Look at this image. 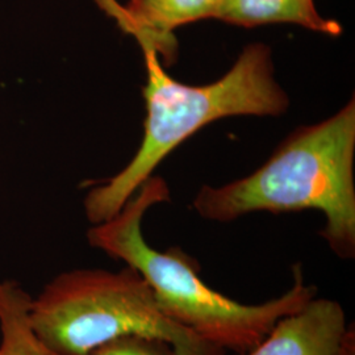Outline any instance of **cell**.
Segmentation results:
<instances>
[{
	"label": "cell",
	"instance_id": "obj_1",
	"mask_svg": "<svg viewBox=\"0 0 355 355\" xmlns=\"http://www.w3.org/2000/svg\"><path fill=\"white\" fill-rule=\"evenodd\" d=\"M137 191L112 218L89 229V245L139 271L166 316L204 341L245 354L279 318L318 295L316 286L305 284L300 265L293 266L291 288L261 304H243L215 291L202 279L200 267L189 254L179 248L155 250L144 239L141 225L146 211L170 202L165 180L150 177Z\"/></svg>",
	"mask_w": 355,
	"mask_h": 355
},
{
	"label": "cell",
	"instance_id": "obj_2",
	"mask_svg": "<svg viewBox=\"0 0 355 355\" xmlns=\"http://www.w3.org/2000/svg\"><path fill=\"white\" fill-rule=\"evenodd\" d=\"M355 102L295 130L265 165L223 187L203 186L192 207L205 220L229 223L252 212L321 211L320 234L341 259L355 257Z\"/></svg>",
	"mask_w": 355,
	"mask_h": 355
},
{
	"label": "cell",
	"instance_id": "obj_3",
	"mask_svg": "<svg viewBox=\"0 0 355 355\" xmlns=\"http://www.w3.org/2000/svg\"><path fill=\"white\" fill-rule=\"evenodd\" d=\"M142 51L148 67L144 140L121 173L86 196L85 211L92 224L112 218L166 155L204 125L239 114L278 116L288 108V96L274 78L271 51L263 44L246 46L228 73L207 86L179 83L162 70L155 51Z\"/></svg>",
	"mask_w": 355,
	"mask_h": 355
},
{
	"label": "cell",
	"instance_id": "obj_4",
	"mask_svg": "<svg viewBox=\"0 0 355 355\" xmlns=\"http://www.w3.org/2000/svg\"><path fill=\"white\" fill-rule=\"evenodd\" d=\"M31 324L60 355H89L116 338L139 336L170 343L179 355H227L167 318L133 267L64 271L32 299Z\"/></svg>",
	"mask_w": 355,
	"mask_h": 355
},
{
	"label": "cell",
	"instance_id": "obj_5",
	"mask_svg": "<svg viewBox=\"0 0 355 355\" xmlns=\"http://www.w3.org/2000/svg\"><path fill=\"white\" fill-rule=\"evenodd\" d=\"M239 355H355L354 324H347L338 302L315 296L279 318L250 352Z\"/></svg>",
	"mask_w": 355,
	"mask_h": 355
},
{
	"label": "cell",
	"instance_id": "obj_6",
	"mask_svg": "<svg viewBox=\"0 0 355 355\" xmlns=\"http://www.w3.org/2000/svg\"><path fill=\"white\" fill-rule=\"evenodd\" d=\"M120 26L133 33L141 48H150L171 64L177 54L174 31L204 19H217L224 0H129L127 7L99 0Z\"/></svg>",
	"mask_w": 355,
	"mask_h": 355
},
{
	"label": "cell",
	"instance_id": "obj_7",
	"mask_svg": "<svg viewBox=\"0 0 355 355\" xmlns=\"http://www.w3.org/2000/svg\"><path fill=\"white\" fill-rule=\"evenodd\" d=\"M217 19L245 28L291 23L334 37L343 33L341 24L318 12L313 0H224Z\"/></svg>",
	"mask_w": 355,
	"mask_h": 355
},
{
	"label": "cell",
	"instance_id": "obj_8",
	"mask_svg": "<svg viewBox=\"0 0 355 355\" xmlns=\"http://www.w3.org/2000/svg\"><path fill=\"white\" fill-rule=\"evenodd\" d=\"M32 299L20 283L0 280V355H60L31 324Z\"/></svg>",
	"mask_w": 355,
	"mask_h": 355
},
{
	"label": "cell",
	"instance_id": "obj_9",
	"mask_svg": "<svg viewBox=\"0 0 355 355\" xmlns=\"http://www.w3.org/2000/svg\"><path fill=\"white\" fill-rule=\"evenodd\" d=\"M89 355H179L166 341L139 336L116 338L95 349Z\"/></svg>",
	"mask_w": 355,
	"mask_h": 355
}]
</instances>
